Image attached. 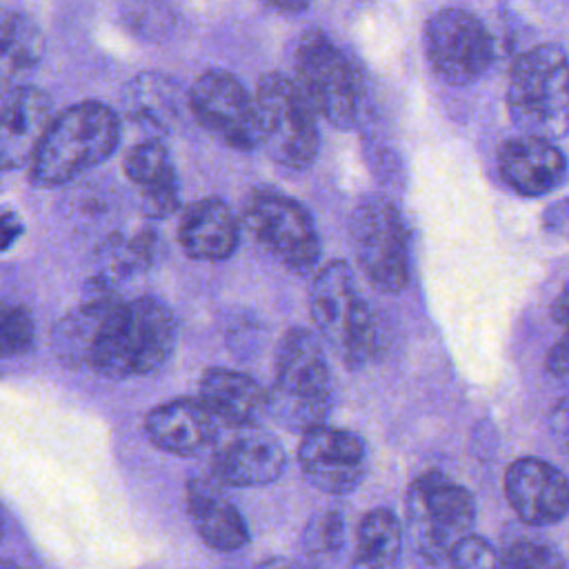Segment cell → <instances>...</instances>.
<instances>
[{
  "instance_id": "2",
  "label": "cell",
  "mask_w": 569,
  "mask_h": 569,
  "mask_svg": "<svg viewBox=\"0 0 569 569\" xmlns=\"http://www.w3.org/2000/svg\"><path fill=\"white\" fill-rule=\"evenodd\" d=\"M120 142L118 113L98 100H82L56 113L29 162V182L53 189L104 162Z\"/></svg>"
},
{
  "instance_id": "14",
  "label": "cell",
  "mask_w": 569,
  "mask_h": 569,
  "mask_svg": "<svg viewBox=\"0 0 569 569\" xmlns=\"http://www.w3.org/2000/svg\"><path fill=\"white\" fill-rule=\"evenodd\" d=\"M505 496L527 525H556L569 513V480L540 458H518L505 473Z\"/></svg>"
},
{
  "instance_id": "30",
  "label": "cell",
  "mask_w": 569,
  "mask_h": 569,
  "mask_svg": "<svg viewBox=\"0 0 569 569\" xmlns=\"http://www.w3.org/2000/svg\"><path fill=\"white\" fill-rule=\"evenodd\" d=\"M451 569H502V560L496 549L480 536L469 533L449 556Z\"/></svg>"
},
{
  "instance_id": "18",
  "label": "cell",
  "mask_w": 569,
  "mask_h": 569,
  "mask_svg": "<svg viewBox=\"0 0 569 569\" xmlns=\"http://www.w3.org/2000/svg\"><path fill=\"white\" fill-rule=\"evenodd\" d=\"M144 431L167 453L196 456L216 440L218 420L200 398H173L147 413Z\"/></svg>"
},
{
  "instance_id": "10",
  "label": "cell",
  "mask_w": 569,
  "mask_h": 569,
  "mask_svg": "<svg viewBox=\"0 0 569 569\" xmlns=\"http://www.w3.org/2000/svg\"><path fill=\"white\" fill-rule=\"evenodd\" d=\"M242 220L251 238L289 271L309 273L316 267L320 238L298 200L273 189H256L244 200Z\"/></svg>"
},
{
  "instance_id": "37",
  "label": "cell",
  "mask_w": 569,
  "mask_h": 569,
  "mask_svg": "<svg viewBox=\"0 0 569 569\" xmlns=\"http://www.w3.org/2000/svg\"><path fill=\"white\" fill-rule=\"evenodd\" d=\"M0 569H20L18 565H13L11 560H4V558H0Z\"/></svg>"
},
{
  "instance_id": "39",
  "label": "cell",
  "mask_w": 569,
  "mask_h": 569,
  "mask_svg": "<svg viewBox=\"0 0 569 569\" xmlns=\"http://www.w3.org/2000/svg\"><path fill=\"white\" fill-rule=\"evenodd\" d=\"M0 171H2V169H0Z\"/></svg>"
},
{
  "instance_id": "32",
  "label": "cell",
  "mask_w": 569,
  "mask_h": 569,
  "mask_svg": "<svg viewBox=\"0 0 569 569\" xmlns=\"http://www.w3.org/2000/svg\"><path fill=\"white\" fill-rule=\"evenodd\" d=\"M549 429L556 442L569 453V398H560L553 402L549 411Z\"/></svg>"
},
{
  "instance_id": "31",
  "label": "cell",
  "mask_w": 569,
  "mask_h": 569,
  "mask_svg": "<svg viewBox=\"0 0 569 569\" xmlns=\"http://www.w3.org/2000/svg\"><path fill=\"white\" fill-rule=\"evenodd\" d=\"M545 365H547V371H549L556 380L569 385V329L565 331L562 338H558V340L553 342V347H551L549 353H547Z\"/></svg>"
},
{
  "instance_id": "22",
  "label": "cell",
  "mask_w": 569,
  "mask_h": 569,
  "mask_svg": "<svg viewBox=\"0 0 569 569\" xmlns=\"http://www.w3.org/2000/svg\"><path fill=\"white\" fill-rule=\"evenodd\" d=\"M180 247L196 260H227L238 249L240 227L227 202L202 198L191 202L178 224Z\"/></svg>"
},
{
  "instance_id": "23",
  "label": "cell",
  "mask_w": 569,
  "mask_h": 569,
  "mask_svg": "<svg viewBox=\"0 0 569 569\" xmlns=\"http://www.w3.org/2000/svg\"><path fill=\"white\" fill-rule=\"evenodd\" d=\"M127 116L162 136L173 131L180 120V93L178 87L162 73L142 71L131 78L122 91Z\"/></svg>"
},
{
  "instance_id": "16",
  "label": "cell",
  "mask_w": 569,
  "mask_h": 569,
  "mask_svg": "<svg viewBox=\"0 0 569 569\" xmlns=\"http://www.w3.org/2000/svg\"><path fill=\"white\" fill-rule=\"evenodd\" d=\"M498 171L509 189L527 198H538L565 180L567 160L556 142L520 133L500 144Z\"/></svg>"
},
{
  "instance_id": "11",
  "label": "cell",
  "mask_w": 569,
  "mask_h": 569,
  "mask_svg": "<svg viewBox=\"0 0 569 569\" xmlns=\"http://www.w3.org/2000/svg\"><path fill=\"white\" fill-rule=\"evenodd\" d=\"M422 44L433 73L451 87L476 82L493 60L487 27L456 7L440 9L427 20Z\"/></svg>"
},
{
  "instance_id": "35",
  "label": "cell",
  "mask_w": 569,
  "mask_h": 569,
  "mask_svg": "<svg viewBox=\"0 0 569 569\" xmlns=\"http://www.w3.org/2000/svg\"><path fill=\"white\" fill-rule=\"evenodd\" d=\"M260 2L280 13H302L309 7V0H260Z\"/></svg>"
},
{
  "instance_id": "36",
  "label": "cell",
  "mask_w": 569,
  "mask_h": 569,
  "mask_svg": "<svg viewBox=\"0 0 569 569\" xmlns=\"http://www.w3.org/2000/svg\"><path fill=\"white\" fill-rule=\"evenodd\" d=\"M253 569H302L300 565H296L293 560H287V558H280V556H273V558H264L262 562H258Z\"/></svg>"
},
{
  "instance_id": "38",
  "label": "cell",
  "mask_w": 569,
  "mask_h": 569,
  "mask_svg": "<svg viewBox=\"0 0 569 569\" xmlns=\"http://www.w3.org/2000/svg\"><path fill=\"white\" fill-rule=\"evenodd\" d=\"M2 536H4V522H2V513H0V540H2Z\"/></svg>"
},
{
  "instance_id": "15",
  "label": "cell",
  "mask_w": 569,
  "mask_h": 569,
  "mask_svg": "<svg viewBox=\"0 0 569 569\" xmlns=\"http://www.w3.org/2000/svg\"><path fill=\"white\" fill-rule=\"evenodd\" d=\"M53 113V100L38 87H16L0 102V169L29 167Z\"/></svg>"
},
{
  "instance_id": "27",
  "label": "cell",
  "mask_w": 569,
  "mask_h": 569,
  "mask_svg": "<svg viewBox=\"0 0 569 569\" xmlns=\"http://www.w3.org/2000/svg\"><path fill=\"white\" fill-rule=\"evenodd\" d=\"M122 27L142 42H160L173 31L176 11L169 0H122Z\"/></svg>"
},
{
  "instance_id": "33",
  "label": "cell",
  "mask_w": 569,
  "mask_h": 569,
  "mask_svg": "<svg viewBox=\"0 0 569 569\" xmlns=\"http://www.w3.org/2000/svg\"><path fill=\"white\" fill-rule=\"evenodd\" d=\"M20 233H22V222H20L18 213H13V211L0 213V251L9 249L18 240Z\"/></svg>"
},
{
  "instance_id": "34",
  "label": "cell",
  "mask_w": 569,
  "mask_h": 569,
  "mask_svg": "<svg viewBox=\"0 0 569 569\" xmlns=\"http://www.w3.org/2000/svg\"><path fill=\"white\" fill-rule=\"evenodd\" d=\"M551 318L569 329V282L562 287V291L556 296L551 305Z\"/></svg>"
},
{
  "instance_id": "13",
  "label": "cell",
  "mask_w": 569,
  "mask_h": 569,
  "mask_svg": "<svg viewBox=\"0 0 569 569\" xmlns=\"http://www.w3.org/2000/svg\"><path fill=\"white\" fill-rule=\"evenodd\" d=\"M298 462L316 489L345 496L356 491L367 476V445L353 431L318 425L302 433Z\"/></svg>"
},
{
  "instance_id": "8",
  "label": "cell",
  "mask_w": 569,
  "mask_h": 569,
  "mask_svg": "<svg viewBox=\"0 0 569 569\" xmlns=\"http://www.w3.org/2000/svg\"><path fill=\"white\" fill-rule=\"evenodd\" d=\"M349 242L365 278L385 293L402 291L411 278L407 224L387 198L365 196L349 216Z\"/></svg>"
},
{
  "instance_id": "26",
  "label": "cell",
  "mask_w": 569,
  "mask_h": 569,
  "mask_svg": "<svg viewBox=\"0 0 569 569\" xmlns=\"http://www.w3.org/2000/svg\"><path fill=\"white\" fill-rule=\"evenodd\" d=\"M345 547V518L336 509L313 513L302 531V553L313 567H329Z\"/></svg>"
},
{
  "instance_id": "29",
  "label": "cell",
  "mask_w": 569,
  "mask_h": 569,
  "mask_svg": "<svg viewBox=\"0 0 569 569\" xmlns=\"http://www.w3.org/2000/svg\"><path fill=\"white\" fill-rule=\"evenodd\" d=\"M500 560L502 569H567L558 549L536 538H516Z\"/></svg>"
},
{
  "instance_id": "12",
  "label": "cell",
  "mask_w": 569,
  "mask_h": 569,
  "mask_svg": "<svg viewBox=\"0 0 569 569\" xmlns=\"http://www.w3.org/2000/svg\"><path fill=\"white\" fill-rule=\"evenodd\" d=\"M187 107L202 129L236 151L258 147L253 96L242 82L222 69H209L196 78L187 93Z\"/></svg>"
},
{
  "instance_id": "9",
  "label": "cell",
  "mask_w": 569,
  "mask_h": 569,
  "mask_svg": "<svg viewBox=\"0 0 569 569\" xmlns=\"http://www.w3.org/2000/svg\"><path fill=\"white\" fill-rule=\"evenodd\" d=\"M296 84L311 109L336 129L358 120L360 84L347 56L320 29L302 33L296 47Z\"/></svg>"
},
{
  "instance_id": "1",
  "label": "cell",
  "mask_w": 569,
  "mask_h": 569,
  "mask_svg": "<svg viewBox=\"0 0 569 569\" xmlns=\"http://www.w3.org/2000/svg\"><path fill=\"white\" fill-rule=\"evenodd\" d=\"M176 338V318L162 300L151 296L118 300L96 331L89 367L111 380L147 376L164 367Z\"/></svg>"
},
{
  "instance_id": "28",
  "label": "cell",
  "mask_w": 569,
  "mask_h": 569,
  "mask_svg": "<svg viewBox=\"0 0 569 569\" xmlns=\"http://www.w3.org/2000/svg\"><path fill=\"white\" fill-rule=\"evenodd\" d=\"M36 325L27 307L0 298V358H16L31 351Z\"/></svg>"
},
{
  "instance_id": "20",
  "label": "cell",
  "mask_w": 569,
  "mask_h": 569,
  "mask_svg": "<svg viewBox=\"0 0 569 569\" xmlns=\"http://www.w3.org/2000/svg\"><path fill=\"white\" fill-rule=\"evenodd\" d=\"M187 511L200 540L216 551H238L249 542L242 513L222 493L216 478H193L187 485Z\"/></svg>"
},
{
  "instance_id": "3",
  "label": "cell",
  "mask_w": 569,
  "mask_h": 569,
  "mask_svg": "<svg viewBox=\"0 0 569 569\" xmlns=\"http://www.w3.org/2000/svg\"><path fill=\"white\" fill-rule=\"evenodd\" d=\"M507 111L522 136L558 142L569 133V58L562 47L536 44L516 58Z\"/></svg>"
},
{
  "instance_id": "6",
  "label": "cell",
  "mask_w": 569,
  "mask_h": 569,
  "mask_svg": "<svg viewBox=\"0 0 569 569\" xmlns=\"http://www.w3.org/2000/svg\"><path fill=\"white\" fill-rule=\"evenodd\" d=\"M413 551L427 565H440L476 522V500L469 489L440 471L416 478L405 498Z\"/></svg>"
},
{
  "instance_id": "4",
  "label": "cell",
  "mask_w": 569,
  "mask_h": 569,
  "mask_svg": "<svg viewBox=\"0 0 569 569\" xmlns=\"http://www.w3.org/2000/svg\"><path fill=\"white\" fill-rule=\"evenodd\" d=\"M331 409V373L316 333L289 327L276 349V378L267 393V411L291 431L325 425Z\"/></svg>"
},
{
  "instance_id": "7",
  "label": "cell",
  "mask_w": 569,
  "mask_h": 569,
  "mask_svg": "<svg viewBox=\"0 0 569 569\" xmlns=\"http://www.w3.org/2000/svg\"><path fill=\"white\" fill-rule=\"evenodd\" d=\"M258 144L289 169L313 164L320 147L316 111L296 80L280 71H267L253 93Z\"/></svg>"
},
{
  "instance_id": "17",
  "label": "cell",
  "mask_w": 569,
  "mask_h": 569,
  "mask_svg": "<svg viewBox=\"0 0 569 569\" xmlns=\"http://www.w3.org/2000/svg\"><path fill=\"white\" fill-rule=\"evenodd\" d=\"M284 465V449L271 433L247 431L213 453L211 476L229 487H260L278 480Z\"/></svg>"
},
{
  "instance_id": "21",
  "label": "cell",
  "mask_w": 569,
  "mask_h": 569,
  "mask_svg": "<svg viewBox=\"0 0 569 569\" xmlns=\"http://www.w3.org/2000/svg\"><path fill=\"white\" fill-rule=\"evenodd\" d=\"M200 402L233 429H253L267 411V391L247 373L211 367L200 378Z\"/></svg>"
},
{
  "instance_id": "5",
  "label": "cell",
  "mask_w": 569,
  "mask_h": 569,
  "mask_svg": "<svg viewBox=\"0 0 569 569\" xmlns=\"http://www.w3.org/2000/svg\"><path fill=\"white\" fill-rule=\"evenodd\" d=\"M309 311L320 338L347 367H365L376 356L378 322L345 260H333L316 273Z\"/></svg>"
},
{
  "instance_id": "25",
  "label": "cell",
  "mask_w": 569,
  "mask_h": 569,
  "mask_svg": "<svg viewBox=\"0 0 569 569\" xmlns=\"http://www.w3.org/2000/svg\"><path fill=\"white\" fill-rule=\"evenodd\" d=\"M402 527L393 511L371 509L356 529L351 569H400Z\"/></svg>"
},
{
  "instance_id": "24",
  "label": "cell",
  "mask_w": 569,
  "mask_h": 569,
  "mask_svg": "<svg viewBox=\"0 0 569 569\" xmlns=\"http://www.w3.org/2000/svg\"><path fill=\"white\" fill-rule=\"evenodd\" d=\"M44 56V36L31 16L0 4V87L33 71Z\"/></svg>"
},
{
  "instance_id": "19",
  "label": "cell",
  "mask_w": 569,
  "mask_h": 569,
  "mask_svg": "<svg viewBox=\"0 0 569 569\" xmlns=\"http://www.w3.org/2000/svg\"><path fill=\"white\" fill-rule=\"evenodd\" d=\"M131 184L138 189L140 209L147 218H169L180 204L176 167L160 138L133 144L122 162Z\"/></svg>"
}]
</instances>
